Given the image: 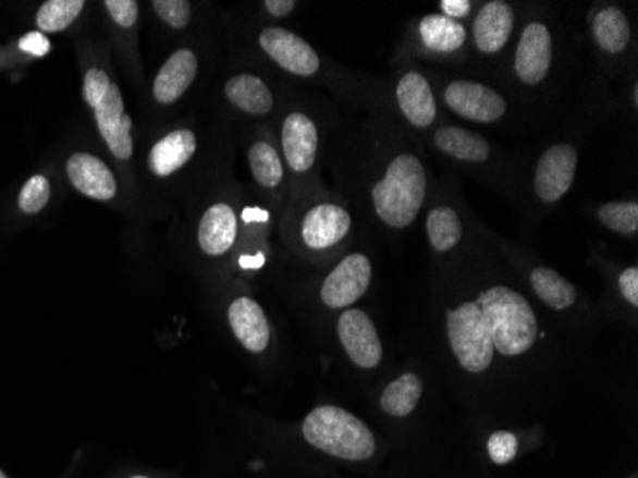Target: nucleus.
<instances>
[{
    "label": "nucleus",
    "instance_id": "f257e3e1",
    "mask_svg": "<svg viewBox=\"0 0 638 478\" xmlns=\"http://www.w3.org/2000/svg\"><path fill=\"white\" fill-rule=\"evenodd\" d=\"M480 306L493 348L503 356L529 351L538 339V318L528 301L508 287H491L476 301Z\"/></svg>",
    "mask_w": 638,
    "mask_h": 478
},
{
    "label": "nucleus",
    "instance_id": "f03ea898",
    "mask_svg": "<svg viewBox=\"0 0 638 478\" xmlns=\"http://www.w3.org/2000/svg\"><path fill=\"white\" fill-rule=\"evenodd\" d=\"M427 196V171L417 157L402 154L392 159L382 181L373 188L377 217L390 228H405L417 219Z\"/></svg>",
    "mask_w": 638,
    "mask_h": 478
},
{
    "label": "nucleus",
    "instance_id": "7ed1b4c3",
    "mask_svg": "<svg viewBox=\"0 0 638 478\" xmlns=\"http://www.w3.org/2000/svg\"><path fill=\"white\" fill-rule=\"evenodd\" d=\"M304 439L326 454L364 462L375 454L373 432L361 419L336 406H319L303 424Z\"/></svg>",
    "mask_w": 638,
    "mask_h": 478
},
{
    "label": "nucleus",
    "instance_id": "20e7f679",
    "mask_svg": "<svg viewBox=\"0 0 638 478\" xmlns=\"http://www.w3.org/2000/svg\"><path fill=\"white\" fill-rule=\"evenodd\" d=\"M453 354L468 373H482L493 360V343L480 306L465 303L447 316Z\"/></svg>",
    "mask_w": 638,
    "mask_h": 478
},
{
    "label": "nucleus",
    "instance_id": "39448f33",
    "mask_svg": "<svg viewBox=\"0 0 638 478\" xmlns=\"http://www.w3.org/2000/svg\"><path fill=\"white\" fill-rule=\"evenodd\" d=\"M371 283V262L366 255L354 253L339 262L321 285V301L329 308H346L366 295Z\"/></svg>",
    "mask_w": 638,
    "mask_h": 478
},
{
    "label": "nucleus",
    "instance_id": "423d86ee",
    "mask_svg": "<svg viewBox=\"0 0 638 478\" xmlns=\"http://www.w3.org/2000/svg\"><path fill=\"white\" fill-rule=\"evenodd\" d=\"M577 149L569 144H556L553 148L547 149L539 159L533 179L536 196L545 201L554 204L568 194L572 182L576 179Z\"/></svg>",
    "mask_w": 638,
    "mask_h": 478
},
{
    "label": "nucleus",
    "instance_id": "0eeeda50",
    "mask_svg": "<svg viewBox=\"0 0 638 478\" xmlns=\"http://www.w3.org/2000/svg\"><path fill=\"white\" fill-rule=\"evenodd\" d=\"M260 47L281 70L298 77H310L319 70V56L314 48L295 33L281 27H266L258 37Z\"/></svg>",
    "mask_w": 638,
    "mask_h": 478
},
{
    "label": "nucleus",
    "instance_id": "6e6552de",
    "mask_svg": "<svg viewBox=\"0 0 638 478\" xmlns=\"http://www.w3.org/2000/svg\"><path fill=\"white\" fill-rule=\"evenodd\" d=\"M336 330L344 351L358 368L373 369L381 364V339L371 318L364 310L351 308L343 312Z\"/></svg>",
    "mask_w": 638,
    "mask_h": 478
},
{
    "label": "nucleus",
    "instance_id": "1a4fd4ad",
    "mask_svg": "<svg viewBox=\"0 0 638 478\" xmlns=\"http://www.w3.org/2000/svg\"><path fill=\"white\" fill-rule=\"evenodd\" d=\"M96 125L111 154L118 159H131L134 154L133 119L125 113V100L115 83H111L106 98L94 108Z\"/></svg>",
    "mask_w": 638,
    "mask_h": 478
},
{
    "label": "nucleus",
    "instance_id": "9d476101",
    "mask_svg": "<svg viewBox=\"0 0 638 478\" xmlns=\"http://www.w3.org/2000/svg\"><path fill=\"white\" fill-rule=\"evenodd\" d=\"M445 102L461 118L476 123H493L503 118L506 111L505 98L493 88L473 83L455 81L445 88Z\"/></svg>",
    "mask_w": 638,
    "mask_h": 478
},
{
    "label": "nucleus",
    "instance_id": "9b49d317",
    "mask_svg": "<svg viewBox=\"0 0 638 478\" xmlns=\"http://www.w3.org/2000/svg\"><path fill=\"white\" fill-rule=\"evenodd\" d=\"M352 228L351 212L335 204H321L311 207L303 220L304 244L314 252H323L341 244Z\"/></svg>",
    "mask_w": 638,
    "mask_h": 478
},
{
    "label": "nucleus",
    "instance_id": "f8f14e48",
    "mask_svg": "<svg viewBox=\"0 0 638 478\" xmlns=\"http://www.w3.org/2000/svg\"><path fill=\"white\" fill-rule=\"evenodd\" d=\"M553 62V40L547 25H526L514 58V70L526 85H538L549 73Z\"/></svg>",
    "mask_w": 638,
    "mask_h": 478
},
{
    "label": "nucleus",
    "instance_id": "ddd939ff",
    "mask_svg": "<svg viewBox=\"0 0 638 478\" xmlns=\"http://www.w3.org/2000/svg\"><path fill=\"white\" fill-rule=\"evenodd\" d=\"M318 126L306 113H289L281 128V146L291 171H310L318 157Z\"/></svg>",
    "mask_w": 638,
    "mask_h": 478
},
{
    "label": "nucleus",
    "instance_id": "4468645a",
    "mask_svg": "<svg viewBox=\"0 0 638 478\" xmlns=\"http://www.w3.org/2000/svg\"><path fill=\"white\" fill-rule=\"evenodd\" d=\"M68 176L75 189L96 201H111L118 196V181L110 167L93 154H73L68 159Z\"/></svg>",
    "mask_w": 638,
    "mask_h": 478
},
{
    "label": "nucleus",
    "instance_id": "2eb2a0df",
    "mask_svg": "<svg viewBox=\"0 0 638 478\" xmlns=\"http://www.w3.org/2000/svg\"><path fill=\"white\" fill-rule=\"evenodd\" d=\"M230 328L249 353H265L270 343V323L262 306L249 297L235 298L228 310Z\"/></svg>",
    "mask_w": 638,
    "mask_h": 478
},
{
    "label": "nucleus",
    "instance_id": "dca6fc26",
    "mask_svg": "<svg viewBox=\"0 0 638 478\" xmlns=\"http://www.w3.org/2000/svg\"><path fill=\"white\" fill-rule=\"evenodd\" d=\"M199 63L189 48H180L163 63L154 81V98L157 102L169 106L180 100L197 77Z\"/></svg>",
    "mask_w": 638,
    "mask_h": 478
},
{
    "label": "nucleus",
    "instance_id": "f3484780",
    "mask_svg": "<svg viewBox=\"0 0 638 478\" xmlns=\"http://www.w3.org/2000/svg\"><path fill=\"white\" fill-rule=\"evenodd\" d=\"M397 106L405 119L417 128H427L437 119V100L432 96L429 81L417 71L405 73L396 88Z\"/></svg>",
    "mask_w": 638,
    "mask_h": 478
},
{
    "label": "nucleus",
    "instance_id": "a211bd4d",
    "mask_svg": "<svg viewBox=\"0 0 638 478\" xmlns=\"http://www.w3.org/2000/svg\"><path fill=\"white\" fill-rule=\"evenodd\" d=\"M237 235V217L228 204L209 207L197 228V244L209 257H220L232 249Z\"/></svg>",
    "mask_w": 638,
    "mask_h": 478
},
{
    "label": "nucleus",
    "instance_id": "6ab92c4d",
    "mask_svg": "<svg viewBox=\"0 0 638 478\" xmlns=\"http://www.w3.org/2000/svg\"><path fill=\"white\" fill-rule=\"evenodd\" d=\"M197 149V136L189 128H176L149 149V171L156 176H171L186 166Z\"/></svg>",
    "mask_w": 638,
    "mask_h": 478
},
{
    "label": "nucleus",
    "instance_id": "aec40b11",
    "mask_svg": "<svg viewBox=\"0 0 638 478\" xmlns=\"http://www.w3.org/2000/svg\"><path fill=\"white\" fill-rule=\"evenodd\" d=\"M513 27V9L506 2L493 0L483 4L475 22L476 47L483 54H495L505 47Z\"/></svg>",
    "mask_w": 638,
    "mask_h": 478
},
{
    "label": "nucleus",
    "instance_id": "412c9836",
    "mask_svg": "<svg viewBox=\"0 0 638 478\" xmlns=\"http://www.w3.org/2000/svg\"><path fill=\"white\" fill-rule=\"evenodd\" d=\"M226 98L234 103L237 110L250 113V115H266L273 108V96L270 88L266 87L262 78L240 73L234 75L224 87Z\"/></svg>",
    "mask_w": 638,
    "mask_h": 478
},
{
    "label": "nucleus",
    "instance_id": "4be33fe9",
    "mask_svg": "<svg viewBox=\"0 0 638 478\" xmlns=\"http://www.w3.org/2000/svg\"><path fill=\"white\" fill-rule=\"evenodd\" d=\"M438 148L467 163H483L490 157V144L482 136L459 126H445L434 134Z\"/></svg>",
    "mask_w": 638,
    "mask_h": 478
},
{
    "label": "nucleus",
    "instance_id": "5701e85b",
    "mask_svg": "<svg viewBox=\"0 0 638 478\" xmlns=\"http://www.w3.org/2000/svg\"><path fill=\"white\" fill-rule=\"evenodd\" d=\"M419 32L425 47L434 50V52H445V54L459 50L467 40V32L459 22L438 16V14L422 17Z\"/></svg>",
    "mask_w": 638,
    "mask_h": 478
},
{
    "label": "nucleus",
    "instance_id": "b1692460",
    "mask_svg": "<svg viewBox=\"0 0 638 478\" xmlns=\"http://www.w3.org/2000/svg\"><path fill=\"white\" fill-rule=\"evenodd\" d=\"M592 35L604 52L619 54L629 45L630 29L627 16L615 7L600 10L592 22Z\"/></svg>",
    "mask_w": 638,
    "mask_h": 478
},
{
    "label": "nucleus",
    "instance_id": "393cba45",
    "mask_svg": "<svg viewBox=\"0 0 638 478\" xmlns=\"http://www.w3.org/2000/svg\"><path fill=\"white\" fill-rule=\"evenodd\" d=\"M422 394V381L415 373H404L384 389L381 408L392 417H407L417 408Z\"/></svg>",
    "mask_w": 638,
    "mask_h": 478
},
{
    "label": "nucleus",
    "instance_id": "a878e982",
    "mask_svg": "<svg viewBox=\"0 0 638 478\" xmlns=\"http://www.w3.org/2000/svg\"><path fill=\"white\" fill-rule=\"evenodd\" d=\"M531 287L536 295L554 310H566L576 303V287L551 268H536L531 272Z\"/></svg>",
    "mask_w": 638,
    "mask_h": 478
},
{
    "label": "nucleus",
    "instance_id": "bb28decb",
    "mask_svg": "<svg viewBox=\"0 0 638 478\" xmlns=\"http://www.w3.org/2000/svg\"><path fill=\"white\" fill-rule=\"evenodd\" d=\"M427 234L434 252H452L463 235L459 215L452 207H437L427 219Z\"/></svg>",
    "mask_w": 638,
    "mask_h": 478
},
{
    "label": "nucleus",
    "instance_id": "cd10ccee",
    "mask_svg": "<svg viewBox=\"0 0 638 478\" xmlns=\"http://www.w3.org/2000/svg\"><path fill=\"white\" fill-rule=\"evenodd\" d=\"M250 173L262 188H278L283 181L280 156L268 142H257L249 149Z\"/></svg>",
    "mask_w": 638,
    "mask_h": 478
},
{
    "label": "nucleus",
    "instance_id": "c85d7f7f",
    "mask_svg": "<svg viewBox=\"0 0 638 478\" xmlns=\"http://www.w3.org/2000/svg\"><path fill=\"white\" fill-rule=\"evenodd\" d=\"M83 9H85L83 0H48L40 7L37 25L40 32H63L77 20Z\"/></svg>",
    "mask_w": 638,
    "mask_h": 478
},
{
    "label": "nucleus",
    "instance_id": "c756f323",
    "mask_svg": "<svg viewBox=\"0 0 638 478\" xmlns=\"http://www.w3.org/2000/svg\"><path fill=\"white\" fill-rule=\"evenodd\" d=\"M599 219L608 230H612L615 234H635L638 230V205L627 204V201L602 205Z\"/></svg>",
    "mask_w": 638,
    "mask_h": 478
},
{
    "label": "nucleus",
    "instance_id": "7c9ffc66",
    "mask_svg": "<svg viewBox=\"0 0 638 478\" xmlns=\"http://www.w3.org/2000/svg\"><path fill=\"white\" fill-rule=\"evenodd\" d=\"M48 199H50V182L47 176L35 174L25 182L24 188L20 192L17 205L27 215H35L47 207Z\"/></svg>",
    "mask_w": 638,
    "mask_h": 478
},
{
    "label": "nucleus",
    "instance_id": "2f4dec72",
    "mask_svg": "<svg viewBox=\"0 0 638 478\" xmlns=\"http://www.w3.org/2000/svg\"><path fill=\"white\" fill-rule=\"evenodd\" d=\"M151 7L156 10L157 16L172 29H184L192 20V9L186 0H156Z\"/></svg>",
    "mask_w": 638,
    "mask_h": 478
},
{
    "label": "nucleus",
    "instance_id": "473e14b6",
    "mask_svg": "<svg viewBox=\"0 0 638 478\" xmlns=\"http://www.w3.org/2000/svg\"><path fill=\"white\" fill-rule=\"evenodd\" d=\"M488 454L495 465H506L518 454V439L513 432L498 431L488 440Z\"/></svg>",
    "mask_w": 638,
    "mask_h": 478
},
{
    "label": "nucleus",
    "instance_id": "72a5a7b5",
    "mask_svg": "<svg viewBox=\"0 0 638 478\" xmlns=\"http://www.w3.org/2000/svg\"><path fill=\"white\" fill-rule=\"evenodd\" d=\"M110 87V75L106 71L100 70V68H90V70L86 71L85 83H83L85 102L94 110L106 98Z\"/></svg>",
    "mask_w": 638,
    "mask_h": 478
},
{
    "label": "nucleus",
    "instance_id": "f704fd0d",
    "mask_svg": "<svg viewBox=\"0 0 638 478\" xmlns=\"http://www.w3.org/2000/svg\"><path fill=\"white\" fill-rule=\"evenodd\" d=\"M103 7L119 27L131 29L138 22V2L134 0H108Z\"/></svg>",
    "mask_w": 638,
    "mask_h": 478
},
{
    "label": "nucleus",
    "instance_id": "c9c22d12",
    "mask_svg": "<svg viewBox=\"0 0 638 478\" xmlns=\"http://www.w3.org/2000/svg\"><path fill=\"white\" fill-rule=\"evenodd\" d=\"M20 48H22L24 52H27V54L42 58V56H47L48 50H50V40H48L42 33H27V35H24V37L20 39Z\"/></svg>",
    "mask_w": 638,
    "mask_h": 478
},
{
    "label": "nucleus",
    "instance_id": "e433bc0d",
    "mask_svg": "<svg viewBox=\"0 0 638 478\" xmlns=\"http://www.w3.org/2000/svg\"><path fill=\"white\" fill-rule=\"evenodd\" d=\"M619 290L625 301H629L633 306H638V268H627L619 275Z\"/></svg>",
    "mask_w": 638,
    "mask_h": 478
},
{
    "label": "nucleus",
    "instance_id": "4c0bfd02",
    "mask_svg": "<svg viewBox=\"0 0 638 478\" xmlns=\"http://www.w3.org/2000/svg\"><path fill=\"white\" fill-rule=\"evenodd\" d=\"M440 7L444 10V14L450 16V20L465 17L470 12V2L468 0H442Z\"/></svg>",
    "mask_w": 638,
    "mask_h": 478
},
{
    "label": "nucleus",
    "instance_id": "58836bf2",
    "mask_svg": "<svg viewBox=\"0 0 638 478\" xmlns=\"http://www.w3.org/2000/svg\"><path fill=\"white\" fill-rule=\"evenodd\" d=\"M266 10L275 17H283L295 10L296 2L293 0H266Z\"/></svg>",
    "mask_w": 638,
    "mask_h": 478
},
{
    "label": "nucleus",
    "instance_id": "ea45409f",
    "mask_svg": "<svg viewBox=\"0 0 638 478\" xmlns=\"http://www.w3.org/2000/svg\"><path fill=\"white\" fill-rule=\"evenodd\" d=\"M633 102L638 103V87H635V96H633Z\"/></svg>",
    "mask_w": 638,
    "mask_h": 478
},
{
    "label": "nucleus",
    "instance_id": "a19ab883",
    "mask_svg": "<svg viewBox=\"0 0 638 478\" xmlns=\"http://www.w3.org/2000/svg\"><path fill=\"white\" fill-rule=\"evenodd\" d=\"M0 478H7L4 477V473H2V470H0Z\"/></svg>",
    "mask_w": 638,
    "mask_h": 478
},
{
    "label": "nucleus",
    "instance_id": "79ce46f5",
    "mask_svg": "<svg viewBox=\"0 0 638 478\" xmlns=\"http://www.w3.org/2000/svg\"><path fill=\"white\" fill-rule=\"evenodd\" d=\"M133 478H146V477H133Z\"/></svg>",
    "mask_w": 638,
    "mask_h": 478
}]
</instances>
